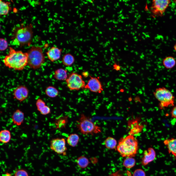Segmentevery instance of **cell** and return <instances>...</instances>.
Returning <instances> with one entry per match:
<instances>
[{"mask_svg":"<svg viewBox=\"0 0 176 176\" xmlns=\"http://www.w3.org/2000/svg\"><path fill=\"white\" fill-rule=\"evenodd\" d=\"M8 54L4 57L3 62L4 65L15 70L21 71L28 65V55L21 51H16L9 47Z\"/></svg>","mask_w":176,"mask_h":176,"instance_id":"1","label":"cell"},{"mask_svg":"<svg viewBox=\"0 0 176 176\" xmlns=\"http://www.w3.org/2000/svg\"><path fill=\"white\" fill-rule=\"evenodd\" d=\"M33 27L32 24H30L25 26L21 25L16 28L11 38L12 44L20 46H30L32 41Z\"/></svg>","mask_w":176,"mask_h":176,"instance_id":"2","label":"cell"},{"mask_svg":"<svg viewBox=\"0 0 176 176\" xmlns=\"http://www.w3.org/2000/svg\"><path fill=\"white\" fill-rule=\"evenodd\" d=\"M138 148V142L133 135H129L119 141L117 147L118 152L123 157H133L136 154Z\"/></svg>","mask_w":176,"mask_h":176,"instance_id":"3","label":"cell"},{"mask_svg":"<svg viewBox=\"0 0 176 176\" xmlns=\"http://www.w3.org/2000/svg\"><path fill=\"white\" fill-rule=\"evenodd\" d=\"M28 55L27 65L31 68L36 70L40 68L45 62V57L42 48L33 46L26 52Z\"/></svg>","mask_w":176,"mask_h":176,"instance_id":"4","label":"cell"},{"mask_svg":"<svg viewBox=\"0 0 176 176\" xmlns=\"http://www.w3.org/2000/svg\"><path fill=\"white\" fill-rule=\"evenodd\" d=\"M153 94L159 102V106L160 109L174 106L175 97L167 88L164 87L157 88L154 92Z\"/></svg>","mask_w":176,"mask_h":176,"instance_id":"5","label":"cell"},{"mask_svg":"<svg viewBox=\"0 0 176 176\" xmlns=\"http://www.w3.org/2000/svg\"><path fill=\"white\" fill-rule=\"evenodd\" d=\"M76 122L77 128L82 134L93 135L101 132L100 128L83 113L81 114L80 118Z\"/></svg>","mask_w":176,"mask_h":176,"instance_id":"6","label":"cell"},{"mask_svg":"<svg viewBox=\"0 0 176 176\" xmlns=\"http://www.w3.org/2000/svg\"><path fill=\"white\" fill-rule=\"evenodd\" d=\"M66 81L67 87L70 90H79L84 88L86 85L82 76L76 73L69 74Z\"/></svg>","mask_w":176,"mask_h":176,"instance_id":"7","label":"cell"},{"mask_svg":"<svg viewBox=\"0 0 176 176\" xmlns=\"http://www.w3.org/2000/svg\"><path fill=\"white\" fill-rule=\"evenodd\" d=\"M171 2L170 0H154L152 1L151 10L154 17H162Z\"/></svg>","mask_w":176,"mask_h":176,"instance_id":"8","label":"cell"},{"mask_svg":"<svg viewBox=\"0 0 176 176\" xmlns=\"http://www.w3.org/2000/svg\"><path fill=\"white\" fill-rule=\"evenodd\" d=\"M51 149L56 153L65 155L67 148L65 140L64 138H57L53 139L50 141Z\"/></svg>","mask_w":176,"mask_h":176,"instance_id":"9","label":"cell"},{"mask_svg":"<svg viewBox=\"0 0 176 176\" xmlns=\"http://www.w3.org/2000/svg\"><path fill=\"white\" fill-rule=\"evenodd\" d=\"M84 88L88 89L90 91L95 93H100L103 90L101 83L97 78L90 76Z\"/></svg>","mask_w":176,"mask_h":176,"instance_id":"10","label":"cell"},{"mask_svg":"<svg viewBox=\"0 0 176 176\" xmlns=\"http://www.w3.org/2000/svg\"><path fill=\"white\" fill-rule=\"evenodd\" d=\"M29 92L28 89L26 86L21 85L17 86L13 90V94L14 99L21 102L28 98Z\"/></svg>","mask_w":176,"mask_h":176,"instance_id":"11","label":"cell"},{"mask_svg":"<svg viewBox=\"0 0 176 176\" xmlns=\"http://www.w3.org/2000/svg\"><path fill=\"white\" fill-rule=\"evenodd\" d=\"M156 156V152L153 148L150 147L144 150L141 161L142 165L144 166L147 165L154 160Z\"/></svg>","mask_w":176,"mask_h":176,"instance_id":"12","label":"cell"},{"mask_svg":"<svg viewBox=\"0 0 176 176\" xmlns=\"http://www.w3.org/2000/svg\"><path fill=\"white\" fill-rule=\"evenodd\" d=\"M62 49L55 46L52 47L46 53L48 59L53 62L58 60L60 58Z\"/></svg>","mask_w":176,"mask_h":176,"instance_id":"13","label":"cell"},{"mask_svg":"<svg viewBox=\"0 0 176 176\" xmlns=\"http://www.w3.org/2000/svg\"><path fill=\"white\" fill-rule=\"evenodd\" d=\"M24 118V113L19 109H17L15 111L11 117L13 124L18 126L21 125L23 123Z\"/></svg>","mask_w":176,"mask_h":176,"instance_id":"14","label":"cell"},{"mask_svg":"<svg viewBox=\"0 0 176 176\" xmlns=\"http://www.w3.org/2000/svg\"><path fill=\"white\" fill-rule=\"evenodd\" d=\"M163 143L167 147L169 153L172 154L176 159V138L165 139Z\"/></svg>","mask_w":176,"mask_h":176,"instance_id":"15","label":"cell"},{"mask_svg":"<svg viewBox=\"0 0 176 176\" xmlns=\"http://www.w3.org/2000/svg\"><path fill=\"white\" fill-rule=\"evenodd\" d=\"M36 105L37 110L42 115H46L51 113L50 109L46 105L45 102L42 99H37L36 101Z\"/></svg>","mask_w":176,"mask_h":176,"instance_id":"16","label":"cell"},{"mask_svg":"<svg viewBox=\"0 0 176 176\" xmlns=\"http://www.w3.org/2000/svg\"><path fill=\"white\" fill-rule=\"evenodd\" d=\"M54 77L58 80H66L68 77L67 70L61 68L55 70Z\"/></svg>","mask_w":176,"mask_h":176,"instance_id":"17","label":"cell"},{"mask_svg":"<svg viewBox=\"0 0 176 176\" xmlns=\"http://www.w3.org/2000/svg\"><path fill=\"white\" fill-rule=\"evenodd\" d=\"M11 137V133L8 130L4 129L0 132V141L4 143H7L10 141Z\"/></svg>","mask_w":176,"mask_h":176,"instance_id":"18","label":"cell"},{"mask_svg":"<svg viewBox=\"0 0 176 176\" xmlns=\"http://www.w3.org/2000/svg\"><path fill=\"white\" fill-rule=\"evenodd\" d=\"M162 63L166 69L173 68L175 65L176 60L173 57L168 56L166 57L163 60Z\"/></svg>","mask_w":176,"mask_h":176,"instance_id":"19","label":"cell"},{"mask_svg":"<svg viewBox=\"0 0 176 176\" xmlns=\"http://www.w3.org/2000/svg\"><path fill=\"white\" fill-rule=\"evenodd\" d=\"M10 3L9 2H5L0 0V15H6L7 14L11 8L10 6Z\"/></svg>","mask_w":176,"mask_h":176,"instance_id":"20","label":"cell"},{"mask_svg":"<svg viewBox=\"0 0 176 176\" xmlns=\"http://www.w3.org/2000/svg\"><path fill=\"white\" fill-rule=\"evenodd\" d=\"M63 64L66 66H71L74 62L75 59L74 56L70 53L64 55L62 59Z\"/></svg>","mask_w":176,"mask_h":176,"instance_id":"21","label":"cell"},{"mask_svg":"<svg viewBox=\"0 0 176 176\" xmlns=\"http://www.w3.org/2000/svg\"><path fill=\"white\" fill-rule=\"evenodd\" d=\"M79 140V136L76 133L72 134L67 138V142L70 146L75 147L77 144Z\"/></svg>","mask_w":176,"mask_h":176,"instance_id":"22","label":"cell"},{"mask_svg":"<svg viewBox=\"0 0 176 176\" xmlns=\"http://www.w3.org/2000/svg\"><path fill=\"white\" fill-rule=\"evenodd\" d=\"M76 163L78 166L81 168H85L88 165L89 161L85 156H81L78 157L76 160Z\"/></svg>","mask_w":176,"mask_h":176,"instance_id":"23","label":"cell"},{"mask_svg":"<svg viewBox=\"0 0 176 176\" xmlns=\"http://www.w3.org/2000/svg\"><path fill=\"white\" fill-rule=\"evenodd\" d=\"M46 95L51 98H54L57 96L59 94L58 90L55 87L52 86L47 87L45 90Z\"/></svg>","mask_w":176,"mask_h":176,"instance_id":"24","label":"cell"},{"mask_svg":"<svg viewBox=\"0 0 176 176\" xmlns=\"http://www.w3.org/2000/svg\"><path fill=\"white\" fill-rule=\"evenodd\" d=\"M105 145L107 148L114 149L116 148L117 144L116 140L114 138L109 137L107 138L104 142Z\"/></svg>","mask_w":176,"mask_h":176,"instance_id":"25","label":"cell"},{"mask_svg":"<svg viewBox=\"0 0 176 176\" xmlns=\"http://www.w3.org/2000/svg\"><path fill=\"white\" fill-rule=\"evenodd\" d=\"M67 121V117L66 116L60 117L55 121L56 128H61L65 127Z\"/></svg>","mask_w":176,"mask_h":176,"instance_id":"26","label":"cell"},{"mask_svg":"<svg viewBox=\"0 0 176 176\" xmlns=\"http://www.w3.org/2000/svg\"><path fill=\"white\" fill-rule=\"evenodd\" d=\"M136 161L133 157H128L124 160L123 165L126 168L129 169L133 167Z\"/></svg>","mask_w":176,"mask_h":176,"instance_id":"27","label":"cell"},{"mask_svg":"<svg viewBox=\"0 0 176 176\" xmlns=\"http://www.w3.org/2000/svg\"><path fill=\"white\" fill-rule=\"evenodd\" d=\"M8 44L7 41L5 39H0V50L1 51L5 50L7 48Z\"/></svg>","mask_w":176,"mask_h":176,"instance_id":"28","label":"cell"},{"mask_svg":"<svg viewBox=\"0 0 176 176\" xmlns=\"http://www.w3.org/2000/svg\"><path fill=\"white\" fill-rule=\"evenodd\" d=\"M109 176H131L129 172L119 171L110 175Z\"/></svg>","mask_w":176,"mask_h":176,"instance_id":"29","label":"cell"},{"mask_svg":"<svg viewBox=\"0 0 176 176\" xmlns=\"http://www.w3.org/2000/svg\"><path fill=\"white\" fill-rule=\"evenodd\" d=\"M14 176H29V175L26 171L21 169L18 170L16 172Z\"/></svg>","mask_w":176,"mask_h":176,"instance_id":"30","label":"cell"},{"mask_svg":"<svg viewBox=\"0 0 176 176\" xmlns=\"http://www.w3.org/2000/svg\"><path fill=\"white\" fill-rule=\"evenodd\" d=\"M133 176H146V175L144 171L139 169H137L134 171Z\"/></svg>","mask_w":176,"mask_h":176,"instance_id":"31","label":"cell"},{"mask_svg":"<svg viewBox=\"0 0 176 176\" xmlns=\"http://www.w3.org/2000/svg\"><path fill=\"white\" fill-rule=\"evenodd\" d=\"M170 114L172 118L176 119V106L172 109L170 112Z\"/></svg>","mask_w":176,"mask_h":176,"instance_id":"32","label":"cell"},{"mask_svg":"<svg viewBox=\"0 0 176 176\" xmlns=\"http://www.w3.org/2000/svg\"><path fill=\"white\" fill-rule=\"evenodd\" d=\"M113 69L117 71H120L121 67L119 64H117L116 63H115L113 65Z\"/></svg>","mask_w":176,"mask_h":176,"instance_id":"33","label":"cell"},{"mask_svg":"<svg viewBox=\"0 0 176 176\" xmlns=\"http://www.w3.org/2000/svg\"><path fill=\"white\" fill-rule=\"evenodd\" d=\"M2 176H12L11 174L8 173L7 172L2 175Z\"/></svg>","mask_w":176,"mask_h":176,"instance_id":"34","label":"cell"},{"mask_svg":"<svg viewBox=\"0 0 176 176\" xmlns=\"http://www.w3.org/2000/svg\"><path fill=\"white\" fill-rule=\"evenodd\" d=\"M174 48L175 50L176 51V43L174 46Z\"/></svg>","mask_w":176,"mask_h":176,"instance_id":"35","label":"cell"},{"mask_svg":"<svg viewBox=\"0 0 176 176\" xmlns=\"http://www.w3.org/2000/svg\"><path fill=\"white\" fill-rule=\"evenodd\" d=\"M132 7L134 6V4H132Z\"/></svg>","mask_w":176,"mask_h":176,"instance_id":"36","label":"cell"},{"mask_svg":"<svg viewBox=\"0 0 176 176\" xmlns=\"http://www.w3.org/2000/svg\"><path fill=\"white\" fill-rule=\"evenodd\" d=\"M136 38V37H134V38L135 39V38Z\"/></svg>","mask_w":176,"mask_h":176,"instance_id":"37","label":"cell"},{"mask_svg":"<svg viewBox=\"0 0 176 176\" xmlns=\"http://www.w3.org/2000/svg\"><path fill=\"white\" fill-rule=\"evenodd\" d=\"M132 9H133V10H134V8H132Z\"/></svg>","mask_w":176,"mask_h":176,"instance_id":"38","label":"cell"},{"mask_svg":"<svg viewBox=\"0 0 176 176\" xmlns=\"http://www.w3.org/2000/svg\"><path fill=\"white\" fill-rule=\"evenodd\" d=\"M115 16V15H113V17H114V16Z\"/></svg>","mask_w":176,"mask_h":176,"instance_id":"39","label":"cell"},{"mask_svg":"<svg viewBox=\"0 0 176 176\" xmlns=\"http://www.w3.org/2000/svg\"><path fill=\"white\" fill-rule=\"evenodd\" d=\"M109 30H111V28H109Z\"/></svg>","mask_w":176,"mask_h":176,"instance_id":"40","label":"cell"},{"mask_svg":"<svg viewBox=\"0 0 176 176\" xmlns=\"http://www.w3.org/2000/svg\"><path fill=\"white\" fill-rule=\"evenodd\" d=\"M135 14H137V15H138V13H136Z\"/></svg>","mask_w":176,"mask_h":176,"instance_id":"41","label":"cell"},{"mask_svg":"<svg viewBox=\"0 0 176 176\" xmlns=\"http://www.w3.org/2000/svg\"><path fill=\"white\" fill-rule=\"evenodd\" d=\"M130 24H129V25L128 26H130Z\"/></svg>","mask_w":176,"mask_h":176,"instance_id":"42","label":"cell"},{"mask_svg":"<svg viewBox=\"0 0 176 176\" xmlns=\"http://www.w3.org/2000/svg\"><path fill=\"white\" fill-rule=\"evenodd\" d=\"M131 33H132V32H131Z\"/></svg>","mask_w":176,"mask_h":176,"instance_id":"43","label":"cell"},{"mask_svg":"<svg viewBox=\"0 0 176 176\" xmlns=\"http://www.w3.org/2000/svg\"><path fill=\"white\" fill-rule=\"evenodd\" d=\"M107 7H109V6L108 5H107Z\"/></svg>","mask_w":176,"mask_h":176,"instance_id":"44","label":"cell"},{"mask_svg":"<svg viewBox=\"0 0 176 176\" xmlns=\"http://www.w3.org/2000/svg\"><path fill=\"white\" fill-rule=\"evenodd\" d=\"M115 27H117V26L116 25H115Z\"/></svg>","mask_w":176,"mask_h":176,"instance_id":"45","label":"cell"},{"mask_svg":"<svg viewBox=\"0 0 176 176\" xmlns=\"http://www.w3.org/2000/svg\"><path fill=\"white\" fill-rule=\"evenodd\" d=\"M137 4V3H136L135 4V5H136V4Z\"/></svg>","mask_w":176,"mask_h":176,"instance_id":"46","label":"cell"},{"mask_svg":"<svg viewBox=\"0 0 176 176\" xmlns=\"http://www.w3.org/2000/svg\"><path fill=\"white\" fill-rule=\"evenodd\" d=\"M126 18H128H128H129V17H126Z\"/></svg>","mask_w":176,"mask_h":176,"instance_id":"47","label":"cell"},{"mask_svg":"<svg viewBox=\"0 0 176 176\" xmlns=\"http://www.w3.org/2000/svg\"><path fill=\"white\" fill-rule=\"evenodd\" d=\"M128 26V25H126V26Z\"/></svg>","mask_w":176,"mask_h":176,"instance_id":"48","label":"cell"},{"mask_svg":"<svg viewBox=\"0 0 176 176\" xmlns=\"http://www.w3.org/2000/svg\"><path fill=\"white\" fill-rule=\"evenodd\" d=\"M132 29H133L132 28L131 29H132L131 30H132Z\"/></svg>","mask_w":176,"mask_h":176,"instance_id":"49","label":"cell"},{"mask_svg":"<svg viewBox=\"0 0 176 176\" xmlns=\"http://www.w3.org/2000/svg\"><path fill=\"white\" fill-rule=\"evenodd\" d=\"M128 34H129V33H128Z\"/></svg>","mask_w":176,"mask_h":176,"instance_id":"50","label":"cell"},{"mask_svg":"<svg viewBox=\"0 0 176 176\" xmlns=\"http://www.w3.org/2000/svg\"><path fill=\"white\" fill-rule=\"evenodd\" d=\"M126 30H124V31Z\"/></svg>","mask_w":176,"mask_h":176,"instance_id":"51","label":"cell"},{"mask_svg":"<svg viewBox=\"0 0 176 176\" xmlns=\"http://www.w3.org/2000/svg\"><path fill=\"white\" fill-rule=\"evenodd\" d=\"M121 38H122V37H121Z\"/></svg>","mask_w":176,"mask_h":176,"instance_id":"52","label":"cell"}]
</instances>
